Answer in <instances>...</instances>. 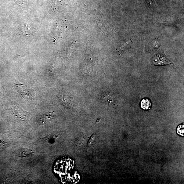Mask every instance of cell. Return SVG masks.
I'll use <instances>...</instances> for the list:
<instances>
[{
	"label": "cell",
	"mask_w": 184,
	"mask_h": 184,
	"mask_svg": "<svg viewBox=\"0 0 184 184\" xmlns=\"http://www.w3.org/2000/svg\"><path fill=\"white\" fill-rule=\"evenodd\" d=\"M17 91L23 98L27 100H32L35 97L36 94L35 90L22 84L16 85Z\"/></svg>",
	"instance_id": "6da1fadb"
},
{
	"label": "cell",
	"mask_w": 184,
	"mask_h": 184,
	"mask_svg": "<svg viewBox=\"0 0 184 184\" xmlns=\"http://www.w3.org/2000/svg\"><path fill=\"white\" fill-rule=\"evenodd\" d=\"M150 62L153 65L156 66H163L172 63L163 52H160L155 55L151 58Z\"/></svg>",
	"instance_id": "7a4b0ae2"
},
{
	"label": "cell",
	"mask_w": 184,
	"mask_h": 184,
	"mask_svg": "<svg viewBox=\"0 0 184 184\" xmlns=\"http://www.w3.org/2000/svg\"><path fill=\"white\" fill-rule=\"evenodd\" d=\"M141 107L145 110L150 109L151 107V103L150 100L147 99H143L141 103Z\"/></svg>",
	"instance_id": "3957f363"
},
{
	"label": "cell",
	"mask_w": 184,
	"mask_h": 184,
	"mask_svg": "<svg viewBox=\"0 0 184 184\" xmlns=\"http://www.w3.org/2000/svg\"><path fill=\"white\" fill-rule=\"evenodd\" d=\"M32 153L31 151L27 149H23L22 150H20L19 153L20 156L24 157L31 155Z\"/></svg>",
	"instance_id": "277c9868"
},
{
	"label": "cell",
	"mask_w": 184,
	"mask_h": 184,
	"mask_svg": "<svg viewBox=\"0 0 184 184\" xmlns=\"http://www.w3.org/2000/svg\"><path fill=\"white\" fill-rule=\"evenodd\" d=\"M52 115L50 113H46L41 116V121H47L49 119H51Z\"/></svg>",
	"instance_id": "5b68a950"
},
{
	"label": "cell",
	"mask_w": 184,
	"mask_h": 184,
	"mask_svg": "<svg viewBox=\"0 0 184 184\" xmlns=\"http://www.w3.org/2000/svg\"><path fill=\"white\" fill-rule=\"evenodd\" d=\"M184 125H181L177 128V133L182 136H184Z\"/></svg>",
	"instance_id": "8992f818"
}]
</instances>
